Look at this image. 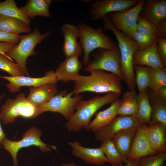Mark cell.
<instances>
[{
    "mask_svg": "<svg viewBox=\"0 0 166 166\" xmlns=\"http://www.w3.org/2000/svg\"><path fill=\"white\" fill-rule=\"evenodd\" d=\"M42 131L38 128L32 127L26 131L23 134L22 139L18 141H13L6 138L1 142L4 149L8 151L11 156L13 166H18L17 154L21 148L32 146L38 147L42 152L51 151L52 148L57 150L54 146L47 144L41 139Z\"/></svg>",
    "mask_w": 166,
    "mask_h": 166,
    "instance_id": "cell-6",
    "label": "cell"
},
{
    "mask_svg": "<svg viewBox=\"0 0 166 166\" xmlns=\"http://www.w3.org/2000/svg\"><path fill=\"white\" fill-rule=\"evenodd\" d=\"M31 29L25 22L18 18L0 15V30L18 35L28 34Z\"/></svg>",
    "mask_w": 166,
    "mask_h": 166,
    "instance_id": "cell-25",
    "label": "cell"
},
{
    "mask_svg": "<svg viewBox=\"0 0 166 166\" xmlns=\"http://www.w3.org/2000/svg\"><path fill=\"white\" fill-rule=\"evenodd\" d=\"M136 117L132 115H118L109 125L95 132L96 139L102 142L112 138L119 132L127 129L137 128L141 124Z\"/></svg>",
    "mask_w": 166,
    "mask_h": 166,
    "instance_id": "cell-12",
    "label": "cell"
},
{
    "mask_svg": "<svg viewBox=\"0 0 166 166\" xmlns=\"http://www.w3.org/2000/svg\"><path fill=\"white\" fill-rule=\"evenodd\" d=\"M136 74L135 83L140 93L146 90L148 87L150 75L151 68L146 66L134 65Z\"/></svg>",
    "mask_w": 166,
    "mask_h": 166,
    "instance_id": "cell-31",
    "label": "cell"
},
{
    "mask_svg": "<svg viewBox=\"0 0 166 166\" xmlns=\"http://www.w3.org/2000/svg\"><path fill=\"white\" fill-rule=\"evenodd\" d=\"M51 0H29L26 5L20 8L29 18L42 16L47 18L51 16L49 6Z\"/></svg>",
    "mask_w": 166,
    "mask_h": 166,
    "instance_id": "cell-24",
    "label": "cell"
},
{
    "mask_svg": "<svg viewBox=\"0 0 166 166\" xmlns=\"http://www.w3.org/2000/svg\"><path fill=\"white\" fill-rule=\"evenodd\" d=\"M93 60L85 67V71L101 70L111 72L123 80L120 66V55L118 46L111 49H99Z\"/></svg>",
    "mask_w": 166,
    "mask_h": 166,
    "instance_id": "cell-9",
    "label": "cell"
},
{
    "mask_svg": "<svg viewBox=\"0 0 166 166\" xmlns=\"http://www.w3.org/2000/svg\"><path fill=\"white\" fill-rule=\"evenodd\" d=\"M37 107L31 103L24 93L14 99H8L0 111V119L5 124L13 123L18 117L26 119L36 117Z\"/></svg>",
    "mask_w": 166,
    "mask_h": 166,
    "instance_id": "cell-7",
    "label": "cell"
},
{
    "mask_svg": "<svg viewBox=\"0 0 166 166\" xmlns=\"http://www.w3.org/2000/svg\"><path fill=\"white\" fill-rule=\"evenodd\" d=\"M102 19L103 22V31L109 30L112 31L118 42V46L120 55V66L123 80L130 90H135L136 85L133 57L135 53L139 50V46L133 40L115 28L107 15Z\"/></svg>",
    "mask_w": 166,
    "mask_h": 166,
    "instance_id": "cell-2",
    "label": "cell"
},
{
    "mask_svg": "<svg viewBox=\"0 0 166 166\" xmlns=\"http://www.w3.org/2000/svg\"><path fill=\"white\" fill-rule=\"evenodd\" d=\"M121 101V99H117L107 109L96 113L95 118L90 122L89 131L95 132L110 124L117 115V110Z\"/></svg>",
    "mask_w": 166,
    "mask_h": 166,
    "instance_id": "cell-22",
    "label": "cell"
},
{
    "mask_svg": "<svg viewBox=\"0 0 166 166\" xmlns=\"http://www.w3.org/2000/svg\"><path fill=\"white\" fill-rule=\"evenodd\" d=\"M136 30L147 36L157 38L160 37L158 28L139 16L138 19Z\"/></svg>",
    "mask_w": 166,
    "mask_h": 166,
    "instance_id": "cell-34",
    "label": "cell"
},
{
    "mask_svg": "<svg viewBox=\"0 0 166 166\" xmlns=\"http://www.w3.org/2000/svg\"><path fill=\"white\" fill-rule=\"evenodd\" d=\"M166 160V152L143 157L137 160V166H161Z\"/></svg>",
    "mask_w": 166,
    "mask_h": 166,
    "instance_id": "cell-35",
    "label": "cell"
},
{
    "mask_svg": "<svg viewBox=\"0 0 166 166\" xmlns=\"http://www.w3.org/2000/svg\"><path fill=\"white\" fill-rule=\"evenodd\" d=\"M139 16L159 28L166 24V0H144Z\"/></svg>",
    "mask_w": 166,
    "mask_h": 166,
    "instance_id": "cell-13",
    "label": "cell"
},
{
    "mask_svg": "<svg viewBox=\"0 0 166 166\" xmlns=\"http://www.w3.org/2000/svg\"><path fill=\"white\" fill-rule=\"evenodd\" d=\"M144 1L139 0L136 5L127 10L108 14L113 27L124 34L136 30L138 18Z\"/></svg>",
    "mask_w": 166,
    "mask_h": 166,
    "instance_id": "cell-11",
    "label": "cell"
},
{
    "mask_svg": "<svg viewBox=\"0 0 166 166\" xmlns=\"http://www.w3.org/2000/svg\"><path fill=\"white\" fill-rule=\"evenodd\" d=\"M60 166H77L74 162H69L67 163L63 164Z\"/></svg>",
    "mask_w": 166,
    "mask_h": 166,
    "instance_id": "cell-43",
    "label": "cell"
},
{
    "mask_svg": "<svg viewBox=\"0 0 166 166\" xmlns=\"http://www.w3.org/2000/svg\"><path fill=\"white\" fill-rule=\"evenodd\" d=\"M19 36L13 34L0 30V42L16 44L19 42Z\"/></svg>",
    "mask_w": 166,
    "mask_h": 166,
    "instance_id": "cell-38",
    "label": "cell"
},
{
    "mask_svg": "<svg viewBox=\"0 0 166 166\" xmlns=\"http://www.w3.org/2000/svg\"><path fill=\"white\" fill-rule=\"evenodd\" d=\"M27 100L37 107L48 102L58 93L56 84H47L29 89Z\"/></svg>",
    "mask_w": 166,
    "mask_h": 166,
    "instance_id": "cell-21",
    "label": "cell"
},
{
    "mask_svg": "<svg viewBox=\"0 0 166 166\" xmlns=\"http://www.w3.org/2000/svg\"><path fill=\"white\" fill-rule=\"evenodd\" d=\"M89 72L90 75L80 74L73 81L74 84L72 92L74 95L85 92L121 93L122 80L118 76L101 70H93Z\"/></svg>",
    "mask_w": 166,
    "mask_h": 166,
    "instance_id": "cell-1",
    "label": "cell"
},
{
    "mask_svg": "<svg viewBox=\"0 0 166 166\" xmlns=\"http://www.w3.org/2000/svg\"><path fill=\"white\" fill-rule=\"evenodd\" d=\"M120 95L109 92L102 97L96 96L88 100H81L76 112L65 124V128L69 132H78L83 129L89 131L90 120L97 111L103 106L118 99Z\"/></svg>",
    "mask_w": 166,
    "mask_h": 166,
    "instance_id": "cell-3",
    "label": "cell"
},
{
    "mask_svg": "<svg viewBox=\"0 0 166 166\" xmlns=\"http://www.w3.org/2000/svg\"><path fill=\"white\" fill-rule=\"evenodd\" d=\"M139 0H97L90 5V19L96 21L102 19L105 15L112 12L127 10L136 5Z\"/></svg>",
    "mask_w": 166,
    "mask_h": 166,
    "instance_id": "cell-10",
    "label": "cell"
},
{
    "mask_svg": "<svg viewBox=\"0 0 166 166\" xmlns=\"http://www.w3.org/2000/svg\"><path fill=\"white\" fill-rule=\"evenodd\" d=\"M7 80L9 83L6 86L9 91L15 93L19 91L22 86L37 87L47 84H56L57 82L54 72L53 71H46L44 76L33 78L29 76L0 77Z\"/></svg>",
    "mask_w": 166,
    "mask_h": 166,
    "instance_id": "cell-14",
    "label": "cell"
},
{
    "mask_svg": "<svg viewBox=\"0 0 166 166\" xmlns=\"http://www.w3.org/2000/svg\"><path fill=\"white\" fill-rule=\"evenodd\" d=\"M4 96V94H3L0 96V102ZM6 138V135L2 129L0 123V146L1 142Z\"/></svg>",
    "mask_w": 166,
    "mask_h": 166,
    "instance_id": "cell-41",
    "label": "cell"
},
{
    "mask_svg": "<svg viewBox=\"0 0 166 166\" xmlns=\"http://www.w3.org/2000/svg\"><path fill=\"white\" fill-rule=\"evenodd\" d=\"M77 27L79 35V44L83 50L82 63L85 67L90 62V54L99 49H111L117 46L111 38L103 32V28L94 29L84 23H79Z\"/></svg>",
    "mask_w": 166,
    "mask_h": 166,
    "instance_id": "cell-4",
    "label": "cell"
},
{
    "mask_svg": "<svg viewBox=\"0 0 166 166\" xmlns=\"http://www.w3.org/2000/svg\"><path fill=\"white\" fill-rule=\"evenodd\" d=\"M126 164L124 165H121L118 166H137V160H135L132 161H128L125 164ZM103 166H114L113 165H104Z\"/></svg>",
    "mask_w": 166,
    "mask_h": 166,
    "instance_id": "cell-42",
    "label": "cell"
},
{
    "mask_svg": "<svg viewBox=\"0 0 166 166\" xmlns=\"http://www.w3.org/2000/svg\"><path fill=\"white\" fill-rule=\"evenodd\" d=\"M69 144L72 147V153L87 163L98 165H103L109 161L101 150L99 148L85 147L78 141H70Z\"/></svg>",
    "mask_w": 166,
    "mask_h": 166,
    "instance_id": "cell-16",
    "label": "cell"
},
{
    "mask_svg": "<svg viewBox=\"0 0 166 166\" xmlns=\"http://www.w3.org/2000/svg\"><path fill=\"white\" fill-rule=\"evenodd\" d=\"M155 92L160 98L166 103V86L161 88Z\"/></svg>",
    "mask_w": 166,
    "mask_h": 166,
    "instance_id": "cell-40",
    "label": "cell"
},
{
    "mask_svg": "<svg viewBox=\"0 0 166 166\" xmlns=\"http://www.w3.org/2000/svg\"></svg>",
    "mask_w": 166,
    "mask_h": 166,
    "instance_id": "cell-45",
    "label": "cell"
},
{
    "mask_svg": "<svg viewBox=\"0 0 166 166\" xmlns=\"http://www.w3.org/2000/svg\"><path fill=\"white\" fill-rule=\"evenodd\" d=\"M161 166H166V164L164 163Z\"/></svg>",
    "mask_w": 166,
    "mask_h": 166,
    "instance_id": "cell-44",
    "label": "cell"
},
{
    "mask_svg": "<svg viewBox=\"0 0 166 166\" xmlns=\"http://www.w3.org/2000/svg\"><path fill=\"white\" fill-rule=\"evenodd\" d=\"M16 45V44L0 42V54H5L10 51Z\"/></svg>",
    "mask_w": 166,
    "mask_h": 166,
    "instance_id": "cell-39",
    "label": "cell"
},
{
    "mask_svg": "<svg viewBox=\"0 0 166 166\" xmlns=\"http://www.w3.org/2000/svg\"><path fill=\"white\" fill-rule=\"evenodd\" d=\"M147 124L141 123L137 128L128 156V161L137 160L147 156L158 153L150 145L145 133Z\"/></svg>",
    "mask_w": 166,
    "mask_h": 166,
    "instance_id": "cell-15",
    "label": "cell"
},
{
    "mask_svg": "<svg viewBox=\"0 0 166 166\" xmlns=\"http://www.w3.org/2000/svg\"><path fill=\"white\" fill-rule=\"evenodd\" d=\"M82 64V62L79 61L78 57L66 58L59 64L54 72L57 81L65 83L74 81L80 75Z\"/></svg>",
    "mask_w": 166,
    "mask_h": 166,
    "instance_id": "cell-19",
    "label": "cell"
},
{
    "mask_svg": "<svg viewBox=\"0 0 166 166\" xmlns=\"http://www.w3.org/2000/svg\"><path fill=\"white\" fill-rule=\"evenodd\" d=\"M72 91L68 93L66 90L60 91L48 102L37 107L36 117L46 112H57L63 115L67 121L74 113V110L83 96L74 95Z\"/></svg>",
    "mask_w": 166,
    "mask_h": 166,
    "instance_id": "cell-8",
    "label": "cell"
},
{
    "mask_svg": "<svg viewBox=\"0 0 166 166\" xmlns=\"http://www.w3.org/2000/svg\"><path fill=\"white\" fill-rule=\"evenodd\" d=\"M0 15L16 18L30 26L31 20L16 6L14 0H6L0 2Z\"/></svg>",
    "mask_w": 166,
    "mask_h": 166,
    "instance_id": "cell-29",
    "label": "cell"
},
{
    "mask_svg": "<svg viewBox=\"0 0 166 166\" xmlns=\"http://www.w3.org/2000/svg\"><path fill=\"white\" fill-rule=\"evenodd\" d=\"M133 40L138 45L139 50L144 49L152 45L157 38L146 35L136 30L125 34Z\"/></svg>",
    "mask_w": 166,
    "mask_h": 166,
    "instance_id": "cell-33",
    "label": "cell"
},
{
    "mask_svg": "<svg viewBox=\"0 0 166 166\" xmlns=\"http://www.w3.org/2000/svg\"><path fill=\"white\" fill-rule=\"evenodd\" d=\"M51 33V31L49 30L42 34L36 27L31 32L19 35L20 40L18 44L5 55L8 58L16 61L24 76H29V74L26 67L27 58L30 56L38 54V52L34 51L35 47L37 44L48 38Z\"/></svg>",
    "mask_w": 166,
    "mask_h": 166,
    "instance_id": "cell-5",
    "label": "cell"
},
{
    "mask_svg": "<svg viewBox=\"0 0 166 166\" xmlns=\"http://www.w3.org/2000/svg\"><path fill=\"white\" fill-rule=\"evenodd\" d=\"M138 111L136 117L141 123H150L152 109L149 100L147 89L138 93L137 95Z\"/></svg>",
    "mask_w": 166,
    "mask_h": 166,
    "instance_id": "cell-27",
    "label": "cell"
},
{
    "mask_svg": "<svg viewBox=\"0 0 166 166\" xmlns=\"http://www.w3.org/2000/svg\"><path fill=\"white\" fill-rule=\"evenodd\" d=\"M157 39L148 48L143 50L139 49L136 52L133 57V66H146L153 69L166 68L157 52Z\"/></svg>",
    "mask_w": 166,
    "mask_h": 166,
    "instance_id": "cell-18",
    "label": "cell"
},
{
    "mask_svg": "<svg viewBox=\"0 0 166 166\" xmlns=\"http://www.w3.org/2000/svg\"><path fill=\"white\" fill-rule=\"evenodd\" d=\"M166 86V69H153L151 68L150 80L148 87L156 91Z\"/></svg>",
    "mask_w": 166,
    "mask_h": 166,
    "instance_id": "cell-32",
    "label": "cell"
},
{
    "mask_svg": "<svg viewBox=\"0 0 166 166\" xmlns=\"http://www.w3.org/2000/svg\"><path fill=\"white\" fill-rule=\"evenodd\" d=\"M0 69L12 77L24 76L18 65L10 61L5 54H0Z\"/></svg>",
    "mask_w": 166,
    "mask_h": 166,
    "instance_id": "cell-36",
    "label": "cell"
},
{
    "mask_svg": "<svg viewBox=\"0 0 166 166\" xmlns=\"http://www.w3.org/2000/svg\"><path fill=\"white\" fill-rule=\"evenodd\" d=\"M61 30L64 39L63 51L66 58L81 55L82 49L77 42L79 35L77 26L71 24H64Z\"/></svg>",
    "mask_w": 166,
    "mask_h": 166,
    "instance_id": "cell-17",
    "label": "cell"
},
{
    "mask_svg": "<svg viewBox=\"0 0 166 166\" xmlns=\"http://www.w3.org/2000/svg\"><path fill=\"white\" fill-rule=\"evenodd\" d=\"M137 128H130L122 130L116 134L111 139L123 159V163L128 161L132 142Z\"/></svg>",
    "mask_w": 166,
    "mask_h": 166,
    "instance_id": "cell-23",
    "label": "cell"
},
{
    "mask_svg": "<svg viewBox=\"0 0 166 166\" xmlns=\"http://www.w3.org/2000/svg\"><path fill=\"white\" fill-rule=\"evenodd\" d=\"M157 49L159 57L165 67L166 66V38H157Z\"/></svg>",
    "mask_w": 166,
    "mask_h": 166,
    "instance_id": "cell-37",
    "label": "cell"
},
{
    "mask_svg": "<svg viewBox=\"0 0 166 166\" xmlns=\"http://www.w3.org/2000/svg\"><path fill=\"white\" fill-rule=\"evenodd\" d=\"M99 148L109 161L111 165H122L123 163L121 156L115 147L111 138L103 141Z\"/></svg>",
    "mask_w": 166,
    "mask_h": 166,
    "instance_id": "cell-30",
    "label": "cell"
},
{
    "mask_svg": "<svg viewBox=\"0 0 166 166\" xmlns=\"http://www.w3.org/2000/svg\"><path fill=\"white\" fill-rule=\"evenodd\" d=\"M166 127L160 123L147 124L145 133L152 147L157 152H166Z\"/></svg>",
    "mask_w": 166,
    "mask_h": 166,
    "instance_id": "cell-20",
    "label": "cell"
},
{
    "mask_svg": "<svg viewBox=\"0 0 166 166\" xmlns=\"http://www.w3.org/2000/svg\"><path fill=\"white\" fill-rule=\"evenodd\" d=\"M137 94L135 90L124 93L121 103L117 112V115H132L136 117L138 111Z\"/></svg>",
    "mask_w": 166,
    "mask_h": 166,
    "instance_id": "cell-28",
    "label": "cell"
},
{
    "mask_svg": "<svg viewBox=\"0 0 166 166\" xmlns=\"http://www.w3.org/2000/svg\"><path fill=\"white\" fill-rule=\"evenodd\" d=\"M148 94L152 110L151 123H160L166 127V103L160 98L155 91L151 90Z\"/></svg>",
    "mask_w": 166,
    "mask_h": 166,
    "instance_id": "cell-26",
    "label": "cell"
}]
</instances>
